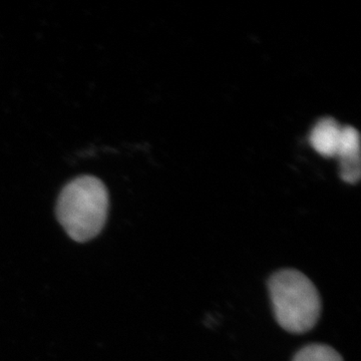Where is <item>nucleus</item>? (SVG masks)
<instances>
[{
	"label": "nucleus",
	"mask_w": 361,
	"mask_h": 361,
	"mask_svg": "<svg viewBox=\"0 0 361 361\" xmlns=\"http://www.w3.org/2000/svg\"><path fill=\"white\" fill-rule=\"evenodd\" d=\"M268 290L278 324L286 331L305 334L319 320V293L300 271L283 269L274 273L268 281Z\"/></svg>",
	"instance_id": "obj_2"
},
{
	"label": "nucleus",
	"mask_w": 361,
	"mask_h": 361,
	"mask_svg": "<svg viewBox=\"0 0 361 361\" xmlns=\"http://www.w3.org/2000/svg\"><path fill=\"white\" fill-rule=\"evenodd\" d=\"M342 128L334 118H324L316 123L310 134V144L322 156L336 157Z\"/></svg>",
	"instance_id": "obj_4"
},
{
	"label": "nucleus",
	"mask_w": 361,
	"mask_h": 361,
	"mask_svg": "<svg viewBox=\"0 0 361 361\" xmlns=\"http://www.w3.org/2000/svg\"><path fill=\"white\" fill-rule=\"evenodd\" d=\"M109 210V194L102 180L92 176L68 183L59 197L56 215L71 239L85 242L103 229Z\"/></svg>",
	"instance_id": "obj_1"
},
{
	"label": "nucleus",
	"mask_w": 361,
	"mask_h": 361,
	"mask_svg": "<svg viewBox=\"0 0 361 361\" xmlns=\"http://www.w3.org/2000/svg\"><path fill=\"white\" fill-rule=\"evenodd\" d=\"M292 361H343V358L331 346L313 343L301 348Z\"/></svg>",
	"instance_id": "obj_5"
},
{
	"label": "nucleus",
	"mask_w": 361,
	"mask_h": 361,
	"mask_svg": "<svg viewBox=\"0 0 361 361\" xmlns=\"http://www.w3.org/2000/svg\"><path fill=\"white\" fill-rule=\"evenodd\" d=\"M336 156L341 160L342 180L348 184L358 182L361 174L360 139L355 128H342Z\"/></svg>",
	"instance_id": "obj_3"
}]
</instances>
